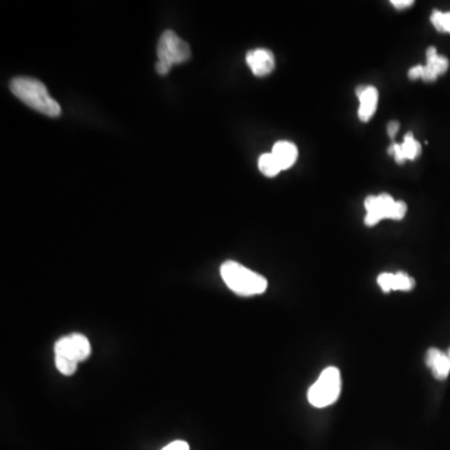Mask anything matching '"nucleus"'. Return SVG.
<instances>
[{"instance_id": "f257e3e1", "label": "nucleus", "mask_w": 450, "mask_h": 450, "mask_svg": "<svg viewBox=\"0 0 450 450\" xmlns=\"http://www.w3.org/2000/svg\"><path fill=\"white\" fill-rule=\"evenodd\" d=\"M10 90L23 103L48 117H59L62 109L56 99L51 98L42 81L29 77H17L10 81Z\"/></svg>"}, {"instance_id": "f03ea898", "label": "nucleus", "mask_w": 450, "mask_h": 450, "mask_svg": "<svg viewBox=\"0 0 450 450\" xmlns=\"http://www.w3.org/2000/svg\"><path fill=\"white\" fill-rule=\"evenodd\" d=\"M220 274L229 289L233 290L239 296H257L264 293L268 288L266 278L233 260H229L223 264Z\"/></svg>"}, {"instance_id": "7ed1b4c3", "label": "nucleus", "mask_w": 450, "mask_h": 450, "mask_svg": "<svg viewBox=\"0 0 450 450\" xmlns=\"http://www.w3.org/2000/svg\"><path fill=\"white\" fill-rule=\"evenodd\" d=\"M156 53L158 62L155 64V69L161 75L167 74L174 64L186 62L191 58V48L188 43L172 31H164L161 34Z\"/></svg>"}, {"instance_id": "20e7f679", "label": "nucleus", "mask_w": 450, "mask_h": 450, "mask_svg": "<svg viewBox=\"0 0 450 450\" xmlns=\"http://www.w3.org/2000/svg\"><path fill=\"white\" fill-rule=\"evenodd\" d=\"M367 216L364 219L368 227H373L383 219L401 220L407 214L408 207L404 202H395L389 194L369 195L364 202Z\"/></svg>"}, {"instance_id": "39448f33", "label": "nucleus", "mask_w": 450, "mask_h": 450, "mask_svg": "<svg viewBox=\"0 0 450 450\" xmlns=\"http://www.w3.org/2000/svg\"><path fill=\"white\" fill-rule=\"evenodd\" d=\"M340 390H341L340 371L337 368L330 367L323 370L319 379L310 387L308 399L310 404L314 407H328L338 401Z\"/></svg>"}, {"instance_id": "423d86ee", "label": "nucleus", "mask_w": 450, "mask_h": 450, "mask_svg": "<svg viewBox=\"0 0 450 450\" xmlns=\"http://www.w3.org/2000/svg\"><path fill=\"white\" fill-rule=\"evenodd\" d=\"M54 352L56 357H65L79 363L90 355L92 346L87 337L81 334H73L58 340L54 346Z\"/></svg>"}, {"instance_id": "0eeeda50", "label": "nucleus", "mask_w": 450, "mask_h": 450, "mask_svg": "<svg viewBox=\"0 0 450 450\" xmlns=\"http://www.w3.org/2000/svg\"><path fill=\"white\" fill-rule=\"evenodd\" d=\"M247 63L254 75L266 77L275 68V59L271 50L254 49L247 54Z\"/></svg>"}, {"instance_id": "6e6552de", "label": "nucleus", "mask_w": 450, "mask_h": 450, "mask_svg": "<svg viewBox=\"0 0 450 450\" xmlns=\"http://www.w3.org/2000/svg\"><path fill=\"white\" fill-rule=\"evenodd\" d=\"M449 69V61L443 56H439L438 51L431 47L426 50V65L423 67L421 79L424 81H434L439 75L444 74Z\"/></svg>"}, {"instance_id": "1a4fd4ad", "label": "nucleus", "mask_w": 450, "mask_h": 450, "mask_svg": "<svg viewBox=\"0 0 450 450\" xmlns=\"http://www.w3.org/2000/svg\"><path fill=\"white\" fill-rule=\"evenodd\" d=\"M360 106H359V119L362 122H369L374 115L378 104V90L370 86L357 88Z\"/></svg>"}, {"instance_id": "9d476101", "label": "nucleus", "mask_w": 450, "mask_h": 450, "mask_svg": "<svg viewBox=\"0 0 450 450\" xmlns=\"http://www.w3.org/2000/svg\"><path fill=\"white\" fill-rule=\"evenodd\" d=\"M378 284L380 285L383 291L389 293L392 290H412L415 285L413 278L409 277L403 271H398L395 274L392 273H382L378 277Z\"/></svg>"}, {"instance_id": "9b49d317", "label": "nucleus", "mask_w": 450, "mask_h": 450, "mask_svg": "<svg viewBox=\"0 0 450 450\" xmlns=\"http://www.w3.org/2000/svg\"><path fill=\"white\" fill-rule=\"evenodd\" d=\"M426 365L432 369L433 376L438 380H444L450 373V362L447 353L440 352L437 348H432L426 353Z\"/></svg>"}, {"instance_id": "f8f14e48", "label": "nucleus", "mask_w": 450, "mask_h": 450, "mask_svg": "<svg viewBox=\"0 0 450 450\" xmlns=\"http://www.w3.org/2000/svg\"><path fill=\"white\" fill-rule=\"evenodd\" d=\"M271 154L275 156L279 166L284 169H289L296 159H298V149L293 143L289 142H278L275 143Z\"/></svg>"}, {"instance_id": "ddd939ff", "label": "nucleus", "mask_w": 450, "mask_h": 450, "mask_svg": "<svg viewBox=\"0 0 450 450\" xmlns=\"http://www.w3.org/2000/svg\"><path fill=\"white\" fill-rule=\"evenodd\" d=\"M259 170L266 177H275L282 172V167L279 166L275 156L269 153V154H263L259 158Z\"/></svg>"}, {"instance_id": "4468645a", "label": "nucleus", "mask_w": 450, "mask_h": 450, "mask_svg": "<svg viewBox=\"0 0 450 450\" xmlns=\"http://www.w3.org/2000/svg\"><path fill=\"white\" fill-rule=\"evenodd\" d=\"M401 150L405 161H414L421 153V145L414 139L412 133H408L407 136H404V143L401 144Z\"/></svg>"}, {"instance_id": "2eb2a0df", "label": "nucleus", "mask_w": 450, "mask_h": 450, "mask_svg": "<svg viewBox=\"0 0 450 450\" xmlns=\"http://www.w3.org/2000/svg\"><path fill=\"white\" fill-rule=\"evenodd\" d=\"M431 22L434 28L440 33H450V12L434 10L431 17Z\"/></svg>"}, {"instance_id": "dca6fc26", "label": "nucleus", "mask_w": 450, "mask_h": 450, "mask_svg": "<svg viewBox=\"0 0 450 450\" xmlns=\"http://www.w3.org/2000/svg\"><path fill=\"white\" fill-rule=\"evenodd\" d=\"M56 365L64 376H73L78 369V362L65 357H56Z\"/></svg>"}, {"instance_id": "f3484780", "label": "nucleus", "mask_w": 450, "mask_h": 450, "mask_svg": "<svg viewBox=\"0 0 450 450\" xmlns=\"http://www.w3.org/2000/svg\"><path fill=\"white\" fill-rule=\"evenodd\" d=\"M389 154L394 155L395 161L399 163V164H403L405 161V158L403 155V150H401V144H398V143H393L389 148Z\"/></svg>"}, {"instance_id": "a211bd4d", "label": "nucleus", "mask_w": 450, "mask_h": 450, "mask_svg": "<svg viewBox=\"0 0 450 450\" xmlns=\"http://www.w3.org/2000/svg\"><path fill=\"white\" fill-rule=\"evenodd\" d=\"M161 450H189V445L183 440H175L173 443L164 447Z\"/></svg>"}, {"instance_id": "6ab92c4d", "label": "nucleus", "mask_w": 450, "mask_h": 450, "mask_svg": "<svg viewBox=\"0 0 450 450\" xmlns=\"http://www.w3.org/2000/svg\"><path fill=\"white\" fill-rule=\"evenodd\" d=\"M421 74H423V67H421V65H415V67L410 69V70H409V73H408L409 78H410L412 81L419 79V78H421Z\"/></svg>"}, {"instance_id": "aec40b11", "label": "nucleus", "mask_w": 450, "mask_h": 450, "mask_svg": "<svg viewBox=\"0 0 450 450\" xmlns=\"http://www.w3.org/2000/svg\"><path fill=\"white\" fill-rule=\"evenodd\" d=\"M392 4L396 8V9H405L414 4L413 0H393Z\"/></svg>"}, {"instance_id": "412c9836", "label": "nucleus", "mask_w": 450, "mask_h": 450, "mask_svg": "<svg viewBox=\"0 0 450 450\" xmlns=\"http://www.w3.org/2000/svg\"><path fill=\"white\" fill-rule=\"evenodd\" d=\"M398 130H399V123L398 122H390L388 124V134L390 138H394L396 133H398Z\"/></svg>"}, {"instance_id": "4be33fe9", "label": "nucleus", "mask_w": 450, "mask_h": 450, "mask_svg": "<svg viewBox=\"0 0 450 450\" xmlns=\"http://www.w3.org/2000/svg\"><path fill=\"white\" fill-rule=\"evenodd\" d=\"M447 355H448V359H449V362H450V348H449V351H448V353H447Z\"/></svg>"}]
</instances>
